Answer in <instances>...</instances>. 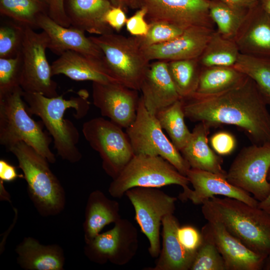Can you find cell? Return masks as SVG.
Masks as SVG:
<instances>
[{
  "label": "cell",
  "mask_w": 270,
  "mask_h": 270,
  "mask_svg": "<svg viewBox=\"0 0 270 270\" xmlns=\"http://www.w3.org/2000/svg\"><path fill=\"white\" fill-rule=\"evenodd\" d=\"M185 117L210 128L231 124L242 129L252 144L270 142V112L254 81L246 76L239 84L208 96L182 99Z\"/></svg>",
  "instance_id": "1"
},
{
  "label": "cell",
  "mask_w": 270,
  "mask_h": 270,
  "mask_svg": "<svg viewBox=\"0 0 270 270\" xmlns=\"http://www.w3.org/2000/svg\"><path fill=\"white\" fill-rule=\"evenodd\" d=\"M88 95L86 90H82L78 96L66 100L63 94L49 98L38 93L22 92L28 113L41 119L53 138L58 154L71 163L76 162L82 158L77 146L80 133L70 120L64 118V114L72 108L76 112V118L85 116L90 108Z\"/></svg>",
  "instance_id": "2"
},
{
  "label": "cell",
  "mask_w": 270,
  "mask_h": 270,
  "mask_svg": "<svg viewBox=\"0 0 270 270\" xmlns=\"http://www.w3.org/2000/svg\"><path fill=\"white\" fill-rule=\"evenodd\" d=\"M207 221L216 220L254 252L270 254V214L237 199L214 196L202 204Z\"/></svg>",
  "instance_id": "3"
},
{
  "label": "cell",
  "mask_w": 270,
  "mask_h": 270,
  "mask_svg": "<svg viewBox=\"0 0 270 270\" xmlns=\"http://www.w3.org/2000/svg\"><path fill=\"white\" fill-rule=\"evenodd\" d=\"M8 150L18 160L28 184L30 198L40 214L48 216L60 213L66 204L65 192L50 170L48 160L23 142Z\"/></svg>",
  "instance_id": "4"
},
{
  "label": "cell",
  "mask_w": 270,
  "mask_h": 270,
  "mask_svg": "<svg viewBox=\"0 0 270 270\" xmlns=\"http://www.w3.org/2000/svg\"><path fill=\"white\" fill-rule=\"evenodd\" d=\"M22 92L18 86L0 96V144L8 150L23 142L54 164L56 158L50 148L52 139L42 125L31 118Z\"/></svg>",
  "instance_id": "5"
},
{
  "label": "cell",
  "mask_w": 270,
  "mask_h": 270,
  "mask_svg": "<svg viewBox=\"0 0 270 270\" xmlns=\"http://www.w3.org/2000/svg\"><path fill=\"white\" fill-rule=\"evenodd\" d=\"M90 38L102 52L116 80L128 88L140 91L150 61L138 36H126L113 32Z\"/></svg>",
  "instance_id": "6"
},
{
  "label": "cell",
  "mask_w": 270,
  "mask_h": 270,
  "mask_svg": "<svg viewBox=\"0 0 270 270\" xmlns=\"http://www.w3.org/2000/svg\"><path fill=\"white\" fill-rule=\"evenodd\" d=\"M190 184L186 176L163 158L138 154H134L120 174L112 179L108 192L114 198H121L127 190L135 187L160 188L176 184L184 190Z\"/></svg>",
  "instance_id": "7"
},
{
  "label": "cell",
  "mask_w": 270,
  "mask_h": 270,
  "mask_svg": "<svg viewBox=\"0 0 270 270\" xmlns=\"http://www.w3.org/2000/svg\"><path fill=\"white\" fill-rule=\"evenodd\" d=\"M82 132L91 148L99 154L103 169L112 179L134 155L126 132L111 120L92 118L83 124Z\"/></svg>",
  "instance_id": "8"
},
{
  "label": "cell",
  "mask_w": 270,
  "mask_h": 270,
  "mask_svg": "<svg viewBox=\"0 0 270 270\" xmlns=\"http://www.w3.org/2000/svg\"><path fill=\"white\" fill-rule=\"evenodd\" d=\"M162 130L156 116L146 108L140 96L136 119L126 131L134 154L160 156L186 176L190 168L189 164Z\"/></svg>",
  "instance_id": "9"
},
{
  "label": "cell",
  "mask_w": 270,
  "mask_h": 270,
  "mask_svg": "<svg viewBox=\"0 0 270 270\" xmlns=\"http://www.w3.org/2000/svg\"><path fill=\"white\" fill-rule=\"evenodd\" d=\"M125 195L134 206L135 219L149 242L148 252L152 258L160 251V228L164 218L174 214L177 198L156 188L135 187Z\"/></svg>",
  "instance_id": "10"
},
{
  "label": "cell",
  "mask_w": 270,
  "mask_h": 270,
  "mask_svg": "<svg viewBox=\"0 0 270 270\" xmlns=\"http://www.w3.org/2000/svg\"><path fill=\"white\" fill-rule=\"evenodd\" d=\"M49 38L42 30L36 32L25 26L22 46V71L20 86L26 92L40 94L49 98L57 96V84L52 80V67L46 56Z\"/></svg>",
  "instance_id": "11"
},
{
  "label": "cell",
  "mask_w": 270,
  "mask_h": 270,
  "mask_svg": "<svg viewBox=\"0 0 270 270\" xmlns=\"http://www.w3.org/2000/svg\"><path fill=\"white\" fill-rule=\"evenodd\" d=\"M270 168V142L243 148L232 163L226 179L252 194L259 202L270 194L267 176Z\"/></svg>",
  "instance_id": "12"
},
{
  "label": "cell",
  "mask_w": 270,
  "mask_h": 270,
  "mask_svg": "<svg viewBox=\"0 0 270 270\" xmlns=\"http://www.w3.org/2000/svg\"><path fill=\"white\" fill-rule=\"evenodd\" d=\"M138 247L137 229L128 220L120 218L112 229L100 233L86 243L84 254L90 260L98 264L110 262L123 266L134 257Z\"/></svg>",
  "instance_id": "13"
},
{
  "label": "cell",
  "mask_w": 270,
  "mask_h": 270,
  "mask_svg": "<svg viewBox=\"0 0 270 270\" xmlns=\"http://www.w3.org/2000/svg\"><path fill=\"white\" fill-rule=\"evenodd\" d=\"M210 0H143L148 24L165 22L182 30L194 26L214 29L209 14Z\"/></svg>",
  "instance_id": "14"
},
{
  "label": "cell",
  "mask_w": 270,
  "mask_h": 270,
  "mask_svg": "<svg viewBox=\"0 0 270 270\" xmlns=\"http://www.w3.org/2000/svg\"><path fill=\"white\" fill-rule=\"evenodd\" d=\"M92 89L93 104L102 116L126 129L132 124L140 100L138 90L116 82H92Z\"/></svg>",
  "instance_id": "15"
},
{
  "label": "cell",
  "mask_w": 270,
  "mask_h": 270,
  "mask_svg": "<svg viewBox=\"0 0 270 270\" xmlns=\"http://www.w3.org/2000/svg\"><path fill=\"white\" fill-rule=\"evenodd\" d=\"M186 176L194 188L188 187L183 190L179 194L182 201L188 200L194 204H202L214 196H222L237 199L252 206H258L259 202L250 194L232 184L226 178L218 174L190 168Z\"/></svg>",
  "instance_id": "16"
},
{
  "label": "cell",
  "mask_w": 270,
  "mask_h": 270,
  "mask_svg": "<svg viewBox=\"0 0 270 270\" xmlns=\"http://www.w3.org/2000/svg\"><path fill=\"white\" fill-rule=\"evenodd\" d=\"M215 30L204 26L192 27L166 42L142 47L150 60H174L198 58Z\"/></svg>",
  "instance_id": "17"
},
{
  "label": "cell",
  "mask_w": 270,
  "mask_h": 270,
  "mask_svg": "<svg viewBox=\"0 0 270 270\" xmlns=\"http://www.w3.org/2000/svg\"><path fill=\"white\" fill-rule=\"evenodd\" d=\"M202 231L214 242L224 259L226 270H261L264 257L250 250L219 222L208 221Z\"/></svg>",
  "instance_id": "18"
},
{
  "label": "cell",
  "mask_w": 270,
  "mask_h": 270,
  "mask_svg": "<svg viewBox=\"0 0 270 270\" xmlns=\"http://www.w3.org/2000/svg\"><path fill=\"white\" fill-rule=\"evenodd\" d=\"M52 75L63 74L77 80L100 83L118 82L114 77L104 58L68 50L51 65Z\"/></svg>",
  "instance_id": "19"
},
{
  "label": "cell",
  "mask_w": 270,
  "mask_h": 270,
  "mask_svg": "<svg viewBox=\"0 0 270 270\" xmlns=\"http://www.w3.org/2000/svg\"><path fill=\"white\" fill-rule=\"evenodd\" d=\"M234 40L240 54L270 58V16L260 2L247 12Z\"/></svg>",
  "instance_id": "20"
},
{
  "label": "cell",
  "mask_w": 270,
  "mask_h": 270,
  "mask_svg": "<svg viewBox=\"0 0 270 270\" xmlns=\"http://www.w3.org/2000/svg\"><path fill=\"white\" fill-rule=\"evenodd\" d=\"M140 91L146 108L154 116L181 99L170 76L168 62L163 60L150 64Z\"/></svg>",
  "instance_id": "21"
},
{
  "label": "cell",
  "mask_w": 270,
  "mask_h": 270,
  "mask_svg": "<svg viewBox=\"0 0 270 270\" xmlns=\"http://www.w3.org/2000/svg\"><path fill=\"white\" fill-rule=\"evenodd\" d=\"M36 26L48 36V48L59 56L66 51L72 50L104 58L99 47L80 30L72 26H64L45 14L38 17Z\"/></svg>",
  "instance_id": "22"
},
{
  "label": "cell",
  "mask_w": 270,
  "mask_h": 270,
  "mask_svg": "<svg viewBox=\"0 0 270 270\" xmlns=\"http://www.w3.org/2000/svg\"><path fill=\"white\" fill-rule=\"evenodd\" d=\"M162 248L152 270H190L196 253L188 250L180 242L177 230L180 226L174 214L162 220Z\"/></svg>",
  "instance_id": "23"
},
{
  "label": "cell",
  "mask_w": 270,
  "mask_h": 270,
  "mask_svg": "<svg viewBox=\"0 0 270 270\" xmlns=\"http://www.w3.org/2000/svg\"><path fill=\"white\" fill-rule=\"evenodd\" d=\"M210 128L202 122L196 124L188 142L180 152L190 168L210 172L226 178L227 172L222 168V158L208 144Z\"/></svg>",
  "instance_id": "24"
},
{
  "label": "cell",
  "mask_w": 270,
  "mask_h": 270,
  "mask_svg": "<svg viewBox=\"0 0 270 270\" xmlns=\"http://www.w3.org/2000/svg\"><path fill=\"white\" fill-rule=\"evenodd\" d=\"M112 6L108 0H69L70 26L98 36L113 32L104 20Z\"/></svg>",
  "instance_id": "25"
},
{
  "label": "cell",
  "mask_w": 270,
  "mask_h": 270,
  "mask_svg": "<svg viewBox=\"0 0 270 270\" xmlns=\"http://www.w3.org/2000/svg\"><path fill=\"white\" fill-rule=\"evenodd\" d=\"M18 263L26 270H62L65 258L57 244L43 245L32 237H26L16 249Z\"/></svg>",
  "instance_id": "26"
},
{
  "label": "cell",
  "mask_w": 270,
  "mask_h": 270,
  "mask_svg": "<svg viewBox=\"0 0 270 270\" xmlns=\"http://www.w3.org/2000/svg\"><path fill=\"white\" fill-rule=\"evenodd\" d=\"M83 224L86 243L92 240L106 226L121 217L118 202L108 198L99 190L92 192L88 199Z\"/></svg>",
  "instance_id": "27"
},
{
  "label": "cell",
  "mask_w": 270,
  "mask_h": 270,
  "mask_svg": "<svg viewBox=\"0 0 270 270\" xmlns=\"http://www.w3.org/2000/svg\"><path fill=\"white\" fill-rule=\"evenodd\" d=\"M246 75L233 66H202L196 90L201 96L216 94L241 82Z\"/></svg>",
  "instance_id": "28"
},
{
  "label": "cell",
  "mask_w": 270,
  "mask_h": 270,
  "mask_svg": "<svg viewBox=\"0 0 270 270\" xmlns=\"http://www.w3.org/2000/svg\"><path fill=\"white\" fill-rule=\"evenodd\" d=\"M234 40L226 38L215 30L198 58L201 66H233L240 54Z\"/></svg>",
  "instance_id": "29"
},
{
  "label": "cell",
  "mask_w": 270,
  "mask_h": 270,
  "mask_svg": "<svg viewBox=\"0 0 270 270\" xmlns=\"http://www.w3.org/2000/svg\"><path fill=\"white\" fill-rule=\"evenodd\" d=\"M155 116L171 142L180 151L188 142L192 132L184 122L186 117L182 99L162 109Z\"/></svg>",
  "instance_id": "30"
},
{
  "label": "cell",
  "mask_w": 270,
  "mask_h": 270,
  "mask_svg": "<svg viewBox=\"0 0 270 270\" xmlns=\"http://www.w3.org/2000/svg\"><path fill=\"white\" fill-rule=\"evenodd\" d=\"M167 62L170 76L181 99L194 94L202 68L198 58Z\"/></svg>",
  "instance_id": "31"
},
{
  "label": "cell",
  "mask_w": 270,
  "mask_h": 270,
  "mask_svg": "<svg viewBox=\"0 0 270 270\" xmlns=\"http://www.w3.org/2000/svg\"><path fill=\"white\" fill-rule=\"evenodd\" d=\"M234 66L254 81L268 106H270V58L240 54Z\"/></svg>",
  "instance_id": "32"
},
{
  "label": "cell",
  "mask_w": 270,
  "mask_h": 270,
  "mask_svg": "<svg viewBox=\"0 0 270 270\" xmlns=\"http://www.w3.org/2000/svg\"><path fill=\"white\" fill-rule=\"evenodd\" d=\"M247 13L234 10L220 0H210V16L216 30L224 37L234 40Z\"/></svg>",
  "instance_id": "33"
},
{
  "label": "cell",
  "mask_w": 270,
  "mask_h": 270,
  "mask_svg": "<svg viewBox=\"0 0 270 270\" xmlns=\"http://www.w3.org/2000/svg\"><path fill=\"white\" fill-rule=\"evenodd\" d=\"M2 14L24 26L37 27L38 17L42 14L40 0H0Z\"/></svg>",
  "instance_id": "34"
},
{
  "label": "cell",
  "mask_w": 270,
  "mask_h": 270,
  "mask_svg": "<svg viewBox=\"0 0 270 270\" xmlns=\"http://www.w3.org/2000/svg\"><path fill=\"white\" fill-rule=\"evenodd\" d=\"M202 241L190 270H226L224 259L210 237L201 230Z\"/></svg>",
  "instance_id": "35"
},
{
  "label": "cell",
  "mask_w": 270,
  "mask_h": 270,
  "mask_svg": "<svg viewBox=\"0 0 270 270\" xmlns=\"http://www.w3.org/2000/svg\"><path fill=\"white\" fill-rule=\"evenodd\" d=\"M25 26L16 22H6L0 26V58H12L21 52Z\"/></svg>",
  "instance_id": "36"
},
{
  "label": "cell",
  "mask_w": 270,
  "mask_h": 270,
  "mask_svg": "<svg viewBox=\"0 0 270 270\" xmlns=\"http://www.w3.org/2000/svg\"><path fill=\"white\" fill-rule=\"evenodd\" d=\"M22 71L21 52L14 57L0 58V96L20 86Z\"/></svg>",
  "instance_id": "37"
},
{
  "label": "cell",
  "mask_w": 270,
  "mask_h": 270,
  "mask_svg": "<svg viewBox=\"0 0 270 270\" xmlns=\"http://www.w3.org/2000/svg\"><path fill=\"white\" fill-rule=\"evenodd\" d=\"M149 24L150 26L147 34L143 36H138L142 47L167 42L180 35L184 30L165 22Z\"/></svg>",
  "instance_id": "38"
},
{
  "label": "cell",
  "mask_w": 270,
  "mask_h": 270,
  "mask_svg": "<svg viewBox=\"0 0 270 270\" xmlns=\"http://www.w3.org/2000/svg\"><path fill=\"white\" fill-rule=\"evenodd\" d=\"M177 236L184 247L194 253H196L202 241L201 232L190 225L180 226L177 230Z\"/></svg>",
  "instance_id": "39"
},
{
  "label": "cell",
  "mask_w": 270,
  "mask_h": 270,
  "mask_svg": "<svg viewBox=\"0 0 270 270\" xmlns=\"http://www.w3.org/2000/svg\"><path fill=\"white\" fill-rule=\"evenodd\" d=\"M146 10L142 6L127 18L126 26L128 32L134 36H143L148 32L150 25L146 20Z\"/></svg>",
  "instance_id": "40"
},
{
  "label": "cell",
  "mask_w": 270,
  "mask_h": 270,
  "mask_svg": "<svg viewBox=\"0 0 270 270\" xmlns=\"http://www.w3.org/2000/svg\"><path fill=\"white\" fill-rule=\"evenodd\" d=\"M210 143L216 154L220 156H226L234 150L236 140L230 133L222 131L213 134L210 138Z\"/></svg>",
  "instance_id": "41"
},
{
  "label": "cell",
  "mask_w": 270,
  "mask_h": 270,
  "mask_svg": "<svg viewBox=\"0 0 270 270\" xmlns=\"http://www.w3.org/2000/svg\"><path fill=\"white\" fill-rule=\"evenodd\" d=\"M127 18L124 10L121 7L114 6L108 11L104 17L106 24L117 32L126 24Z\"/></svg>",
  "instance_id": "42"
},
{
  "label": "cell",
  "mask_w": 270,
  "mask_h": 270,
  "mask_svg": "<svg viewBox=\"0 0 270 270\" xmlns=\"http://www.w3.org/2000/svg\"><path fill=\"white\" fill-rule=\"evenodd\" d=\"M48 4V15L58 24L70 27L71 25L64 8V0H50Z\"/></svg>",
  "instance_id": "43"
},
{
  "label": "cell",
  "mask_w": 270,
  "mask_h": 270,
  "mask_svg": "<svg viewBox=\"0 0 270 270\" xmlns=\"http://www.w3.org/2000/svg\"><path fill=\"white\" fill-rule=\"evenodd\" d=\"M18 178H24V174L18 173L16 166L5 160H0V180L12 182Z\"/></svg>",
  "instance_id": "44"
},
{
  "label": "cell",
  "mask_w": 270,
  "mask_h": 270,
  "mask_svg": "<svg viewBox=\"0 0 270 270\" xmlns=\"http://www.w3.org/2000/svg\"><path fill=\"white\" fill-rule=\"evenodd\" d=\"M230 8L237 10L247 13L256 6L260 0H220Z\"/></svg>",
  "instance_id": "45"
},
{
  "label": "cell",
  "mask_w": 270,
  "mask_h": 270,
  "mask_svg": "<svg viewBox=\"0 0 270 270\" xmlns=\"http://www.w3.org/2000/svg\"><path fill=\"white\" fill-rule=\"evenodd\" d=\"M267 178L270 183V168L268 174ZM258 207L270 214V194L264 200L258 202Z\"/></svg>",
  "instance_id": "46"
},
{
  "label": "cell",
  "mask_w": 270,
  "mask_h": 270,
  "mask_svg": "<svg viewBox=\"0 0 270 270\" xmlns=\"http://www.w3.org/2000/svg\"><path fill=\"white\" fill-rule=\"evenodd\" d=\"M126 7L139 9L142 6L143 0H122Z\"/></svg>",
  "instance_id": "47"
},
{
  "label": "cell",
  "mask_w": 270,
  "mask_h": 270,
  "mask_svg": "<svg viewBox=\"0 0 270 270\" xmlns=\"http://www.w3.org/2000/svg\"><path fill=\"white\" fill-rule=\"evenodd\" d=\"M260 4L264 10L270 16V0H260Z\"/></svg>",
  "instance_id": "48"
},
{
  "label": "cell",
  "mask_w": 270,
  "mask_h": 270,
  "mask_svg": "<svg viewBox=\"0 0 270 270\" xmlns=\"http://www.w3.org/2000/svg\"><path fill=\"white\" fill-rule=\"evenodd\" d=\"M261 270H270V254L264 258Z\"/></svg>",
  "instance_id": "49"
},
{
  "label": "cell",
  "mask_w": 270,
  "mask_h": 270,
  "mask_svg": "<svg viewBox=\"0 0 270 270\" xmlns=\"http://www.w3.org/2000/svg\"><path fill=\"white\" fill-rule=\"evenodd\" d=\"M3 182H4L0 180V196L1 198L2 197V199L9 200L10 196L8 195V192L4 188Z\"/></svg>",
  "instance_id": "50"
},
{
  "label": "cell",
  "mask_w": 270,
  "mask_h": 270,
  "mask_svg": "<svg viewBox=\"0 0 270 270\" xmlns=\"http://www.w3.org/2000/svg\"><path fill=\"white\" fill-rule=\"evenodd\" d=\"M114 6H120L124 10L126 6H124L122 0H108Z\"/></svg>",
  "instance_id": "51"
},
{
  "label": "cell",
  "mask_w": 270,
  "mask_h": 270,
  "mask_svg": "<svg viewBox=\"0 0 270 270\" xmlns=\"http://www.w3.org/2000/svg\"><path fill=\"white\" fill-rule=\"evenodd\" d=\"M46 0V2H48H48H49V1H50V0Z\"/></svg>",
  "instance_id": "52"
}]
</instances>
